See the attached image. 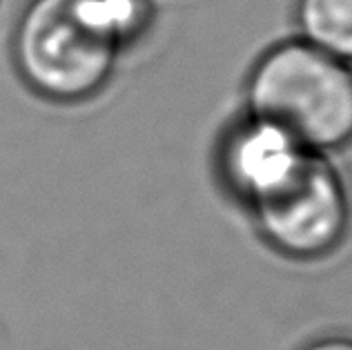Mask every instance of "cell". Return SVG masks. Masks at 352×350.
<instances>
[{
  "label": "cell",
  "mask_w": 352,
  "mask_h": 350,
  "mask_svg": "<svg viewBox=\"0 0 352 350\" xmlns=\"http://www.w3.org/2000/svg\"><path fill=\"white\" fill-rule=\"evenodd\" d=\"M150 18L152 0H30L14 30V63L41 96L82 103L107 85Z\"/></svg>",
  "instance_id": "6da1fadb"
},
{
  "label": "cell",
  "mask_w": 352,
  "mask_h": 350,
  "mask_svg": "<svg viewBox=\"0 0 352 350\" xmlns=\"http://www.w3.org/2000/svg\"><path fill=\"white\" fill-rule=\"evenodd\" d=\"M308 154L279 125L245 114L221 141L219 170L228 188L252 206L281 188Z\"/></svg>",
  "instance_id": "277c9868"
},
{
  "label": "cell",
  "mask_w": 352,
  "mask_h": 350,
  "mask_svg": "<svg viewBox=\"0 0 352 350\" xmlns=\"http://www.w3.org/2000/svg\"><path fill=\"white\" fill-rule=\"evenodd\" d=\"M299 39L352 67V0H296Z\"/></svg>",
  "instance_id": "5b68a950"
},
{
  "label": "cell",
  "mask_w": 352,
  "mask_h": 350,
  "mask_svg": "<svg viewBox=\"0 0 352 350\" xmlns=\"http://www.w3.org/2000/svg\"><path fill=\"white\" fill-rule=\"evenodd\" d=\"M301 350H352V337L346 335H332V337H321L314 339Z\"/></svg>",
  "instance_id": "8992f818"
},
{
  "label": "cell",
  "mask_w": 352,
  "mask_h": 350,
  "mask_svg": "<svg viewBox=\"0 0 352 350\" xmlns=\"http://www.w3.org/2000/svg\"><path fill=\"white\" fill-rule=\"evenodd\" d=\"M248 114L265 118L314 154L352 143V67L301 39L265 50L245 83Z\"/></svg>",
  "instance_id": "7a4b0ae2"
},
{
  "label": "cell",
  "mask_w": 352,
  "mask_h": 350,
  "mask_svg": "<svg viewBox=\"0 0 352 350\" xmlns=\"http://www.w3.org/2000/svg\"><path fill=\"white\" fill-rule=\"evenodd\" d=\"M248 208L263 241L296 261L332 254L350 228L348 186L326 154L310 152L281 188Z\"/></svg>",
  "instance_id": "3957f363"
}]
</instances>
